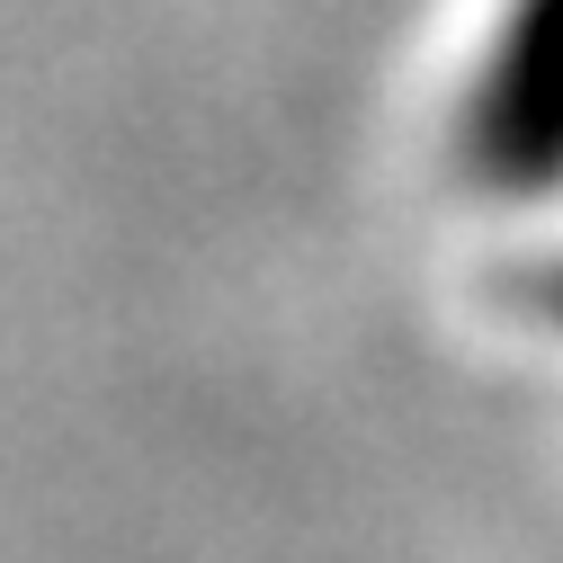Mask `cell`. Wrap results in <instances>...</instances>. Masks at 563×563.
<instances>
[{"label":"cell","instance_id":"1","mask_svg":"<svg viewBox=\"0 0 563 563\" xmlns=\"http://www.w3.org/2000/svg\"><path fill=\"white\" fill-rule=\"evenodd\" d=\"M430 153L474 216L563 224V0H474L439 73Z\"/></svg>","mask_w":563,"mask_h":563}]
</instances>
